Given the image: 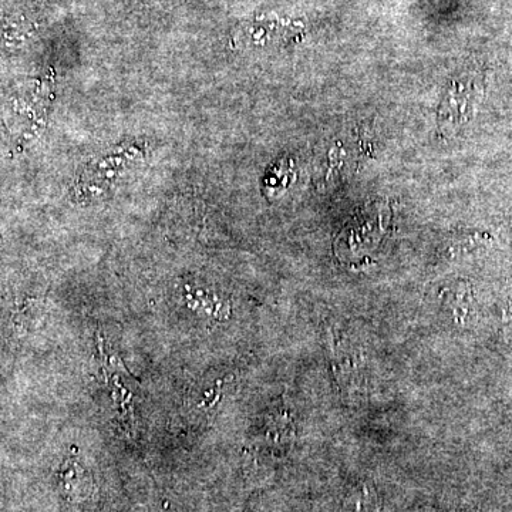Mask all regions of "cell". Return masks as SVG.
<instances>
[{
	"label": "cell",
	"mask_w": 512,
	"mask_h": 512,
	"mask_svg": "<svg viewBox=\"0 0 512 512\" xmlns=\"http://www.w3.org/2000/svg\"><path fill=\"white\" fill-rule=\"evenodd\" d=\"M57 485L60 494L70 503H83L93 494L94 481L92 474L82 466L79 458L70 456L60 466L57 473Z\"/></svg>",
	"instance_id": "obj_1"
}]
</instances>
